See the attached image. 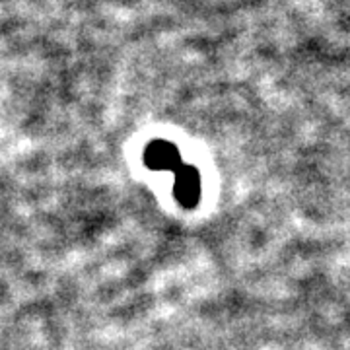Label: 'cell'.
<instances>
[{
  "instance_id": "6da1fadb",
  "label": "cell",
  "mask_w": 350,
  "mask_h": 350,
  "mask_svg": "<svg viewBox=\"0 0 350 350\" xmlns=\"http://www.w3.org/2000/svg\"><path fill=\"white\" fill-rule=\"evenodd\" d=\"M175 197L183 206H195L200 197L199 172L191 165H181L175 179Z\"/></svg>"
},
{
  "instance_id": "7a4b0ae2",
  "label": "cell",
  "mask_w": 350,
  "mask_h": 350,
  "mask_svg": "<svg viewBox=\"0 0 350 350\" xmlns=\"http://www.w3.org/2000/svg\"><path fill=\"white\" fill-rule=\"evenodd\" d=\"M144 162L152 170H179L181 167V156L174 144L163 142V140H154L148 144Z\"/></svg>"
}]
</instances>
